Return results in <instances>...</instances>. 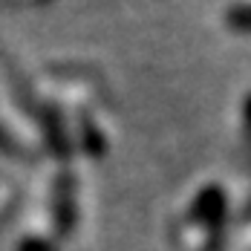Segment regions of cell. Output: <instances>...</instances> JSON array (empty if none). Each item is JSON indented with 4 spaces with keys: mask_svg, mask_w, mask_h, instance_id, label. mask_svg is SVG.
I'll list each match as a JSON object with an SVG mask.
<instances>
[{
    "mask_svg": "<svg viewBox=\"0 0 251 251\" xmlns=\"http://www.w3.org/2000/svg\"><path fill=\"white\" fill-rule=\"evenodd\" d=\"M228 220V194L220 182H208L191 197L179 223L174 226V237L182 251H220L223 228Z\"/></svg>",
    "mask_w": 251,
    "mask_h": 251,
    "instance_id": "6da1fadb",
    "label": "cell"
},
{
    "mask_svg": "<svg viewBox=\"0 0 251 251\" xmlns=\"http://www.w3.org/2000/svg\"><path fill=\"white\" fill-rule=\"evenodd\" d=\"M50 217L55 237H67L78 228V176L70 168H61L50 185Z\"/></svg>",
    "mask_w": 251,
    "mask_h": 251,
    "instance_id": "7a4b0ae2",
    "label": "cell"
},
{
    "mask_svg": "<svg viewBox=\"0 0 251 251\" xmlns=\"http://www.w3.org/2000/svg\"><path fill=\"white\" fill-rule=\"evenodd\" d=\"M223 21L231 32H240V35H251V0H237L231 3L223 15Z\"/></svg>",
    "mask_w": 251,
    "mask_h": 251,
    "instance_id": "3957f363",
    "label": "cell"
},
{
    "mask_svg": "<svg viewBox=\"0 0 251 251\" xmlns=\"http://www.w3.org/2000/svg\"><path fill=\"white\" fill-rule=\"evenodd\" d=\"M18 251H58V237L44 231H24L18 240Z\"/></svg>",
    "mask_w": 251,
    "mask_h": 251,
    "instance_id": "277c9868",
    "label": "cell"
},
{
    "mask_svg": "<svg viewBox=\"0 0 251 251\" xmlns=\"http://www.w3.org/2000/svg\"><path fill=\"white\" fill-rule=\"evenodd\" d=\"M15 208H18V188L12 182L0 179V228L9 223V217L15 214Z\"/></svg>",
    "mask_w": 251,
    "mask_h": 251,
    "instance_id": "5b68a950",
    "label": "cell"
},
{
    "mask_svg": "<svg viewBox=\"0 0 251 251\" xmlns=\"http://www.w3.org/2000/svg\"><path fill=\"white\" fill-rule=\"evenodd\" d=\"M240 142H243V151L251 156V90L243 96V104H240Z\"/></svg>",
    "mask_w": 251,
    "mask_h": 251,
    "instance_id": "8992f818",
    "label": "cell"
},
{
    "mask_svg": "<svg viewBox=\"0 0 251 251\" xmlns=\"http://www.w3.org/2000/svg\"><path fill=\"white\" fill-rule=\"evenodd\" d=\"M0 151L9 156H26V145L6 127V122H0Z\"/></svg>",
    "mask_w": 251,
    "mask_h": 251,
    "instance_id": "52a82bcc",
    "label": "cell"
},
{
    "mask_svg": "<svg viewBox=\"0 0 251 251\" xmlns=\"http://www.w3.org/2000/svg\"><path fill=\"white\" fill-rule=\"evenodd\" d=\"M243 251H251V226L246 228V237H243Z\"/></svg>",
    "mask_w": 251,
    "mask_h": 251,
    "instance_id": "ba28073f",
    "label": "cell"
},
{
    "mask_svg": "<svg viewBox=\"0 0 251 251\" xmlns=\"http://www.w3.org/2000/svg\"><path fill=\"white\" fill-rule=\"evenodd\" d=\"M29 3H47V0H29Z\"/></svg>",
    "mask_w": 251,
    "mask_h": 251,
    "instance_id": "9c48e42d",
    "label": "cell"
}]
</instances>
